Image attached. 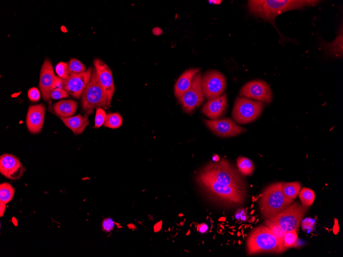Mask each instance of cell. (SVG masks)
Listing matches in <instances>:
<instances>
[{"instance_id": "6da1fadb", "label": "cell", "mask_w": 343, "mask_h": 257, "mask_svg": "<svg viewBox=\"0 0 343 257\" xmlns=\"http://www.w3.org/2000/svg\"><path fill=\"white\" fill-rule=\"evenodd\" d=\"M321 1L315 0H251L247 7L255 16L274 22L276 16L285 11L315 6Z\"/></svg>"}, {"instance_id": "7a4b0ae2", "label": "cell", "mask_w": 343, "mask_h": 257, "mask_svg": "<svg viewBox=\"0 0 343 257\" xmlns=\"http://www.w3.org/2000/svg\"><path fill=\"white\" fill-rule=\"evenodd\" d=\"M197 181L207 195L216 202L233 205L241 204L244 200V187L224 185L200 173Z\"/></svg>"}, {"instance_id": "3957f363", "label": "cell", "mask_w": 343, "mask_h": 257, "mask_svg": "<svg viewBox=\"0 0 343 257\" xmlns=\"http://www.w3.org/2000/svg\"><path fill=\"white\" fill-rule=\"evenodd\" d=\"M288 248L266 226L260 225L249 234L246 241L248 255L260 253H281Z\"/></svg>"}, {"instance_id": "277c9868", "label": "cell", "mask_w": 343, "mask_h": 257, "mask_svg": "<svg viewBox=\"0 0 343 257\" xmlns=\"http://www.w3.org/2000/svg\"><path fill=\"white\" fill-rule=\"evenodd\" d=\"M282 182L273 183L263 191L259 201V208L262 216L269 219L276 215L293 202L287 199L282 191Z\"/></svg>"}, {"instance_id": "5b68a950", "label": "cell", "mask_w": 343, "mask_h": 257, "mask_svg": "<svg viewBox=\"0 0 343 257\" xmlns=\"http://www.w3.org/2000/svg\"><path fill=\"white\" fill-rule=\"evenodd\" d=\"M199 173L224 185L244 187L238 171L224 159L209 162Z\"/></svg>"}, {"instance_id": "8992f818", "label": "cell", "mask_w": 343, "mask_h": 257, "mask_svg": "<svg viewBox=\"0 0 343 257\" xmlns=\"http://www.w3.org/2000/svg\"><path fill=\"white\" fill-rule=\"evenodd\" d=\"M81 102L83 110L88 114L95 108H107V97L95 69H92L90 80L82 93Z\"/></svg>"}, {"instance_id": "52a82bcc", "label": "cell", "mask_w": 343, "mask_h": 257, "mask_svg": "<svg viewBox=\"0 0 343 257\" xmlns=\"http://www.w3.org/2000/svg\"><path fill=\"white\" fill-rule=\"evenodd\" d=\"M308 209V206L295 202L267 220L277 224L285 232L298 231L301 221Z\"/></svg>"}, {"instance_id": "ba28073f", "label": "cell", "mask_w": 343, "mask_h": 257, "mask_svg": "<svg viewBox=\"0 0 343 257\" xmlns=\"http://www.w3.org/2000/svg\"><path fill=\"white\" fill-rule=\"evenodd\" d=\"M263 108V104L260 101L239 96L235 101L232 115L236 122L246 124L257 119Z\"/></svg>"}, {"instance_id": "9c48e42d", "label": "cell", "mask_w": 343, "mask_h": 257, "mask_svg": "<svg viewBox=\"0 0 343 257\" xmlns=\"http://www.w3.org/2000/svg\"><path fill=\"white\" fill-rule=\"evenodd\" d=\"M201 87L204 95L208 100L222 95L226 87V78L221 72L211 70L201 77Z\"/></svg>"}, {"instance_id": "30bf717a", "label": "cell", "mask_w": 343, "mask_h": 257, "mask_svg": "<svg viewBox=\"0 0 343 257\" xmlns=\"http://www.w3.org/2000/svg\"><path fill=\"white\" fill-rule=\"evenodd\" d=\"M204 100V94L201 87V74L194 78L190 88L179 99L182 108L187 113L192 112L199 107Z\"/></svg>"}, {"instance_id": "8fae6325", "label": "cell", "mask_w": 343, "mask_h": 257, "mask_svg": "<svg viewBox=\"0 0 343 257\" xmlns=\"http://www.w3.org/2000/svg\"><path fill=\"white\" fill-rule=\"evenodd\" d=\"M239 95L266 103H270L272 100V93L270 86L261 80L252 81L246 83L241 88Z\"/></svg>"}, {"instance_id": "7c38bea8", "label": "cell", "mask_w": 343, "mask_h": 257, "mask_svg": "<svg viewBox=\"0 0 343 257\" xmlns=\"http://www.w3.org/2000/svg\"><path fill=\"white\" fill-rule=\"evenodd\" d=\"M93 65L99 82L105 92L107 106V108H109L115 91L111 70L107 64L98 58L94 60Z\"/></svg>"}, {"instance_id": "4fadbf2b", "label": "cell", "mask_w": 343, "mask_h": 257, "mask_svg": "<svg viewBox=\"0 0 343 257\" xmlns=\"http://www.w3.org/2000/svg\"><path fill=\"white\" fill-rule=\"evenodd\" d=\"M206 126L215 134L221 137H230L238 135L244 129L229 118L208 120L203 119Z\"/></svg>"}, {"instance_id": "5bb4252c", "label": "cell", "mask_w": 343, "mask_h": 257, "mask_svg": "<svg viewBox=\"0 0 343 257\" xmlns=\"http://www.w3.org/2000/svg\"><path fill=\"white\" fill-rule=\"evenodd\" d=\"M26 169L20 160L15 155L5 153L0 156V173L11 180L20 179Z\"/></svg>"}, {"instance_id": "9a60e30c", "label": "cell", "mask_w": 343, "mask_h": 257, "mask_svg": "<svg viewBox=\"0 0 343 257\" xmlns=\"http://www.w3.org/2000/svg\"><path fill=\"white\" fill-rule=\"evenodd\" d=\"M92 71V69L89 68L82 73L69 75L63 79V88L73 97L79 98L90 80Z\"/></svg>"}, {"instance_id": "2e32d148", "label": "cell", "mask_w": 343, "mask_h": 257, "mask_svg": "<svg viewBox=\"0 0 343 257\" xmlns=\"http://www.w3.org/2000/svg\"><path fill=\"white\" fill-rule=\"evenodd\" d=\"M55 75L51 61L46 58L41 67L39 81V87L43 98L46 102L50 101L51 91L55 88Z\"/></svg>"}, {"instance_id": "e0dca14e", "label": "cell", "mask_w": 343, "mask_h": 257, "mask_svg": "<svg viewBox=\"0 0 343 257\" xmlns=\"http://www.w3.org/2000/svg\"><path fill=\"white\" fill-rule=\"evenodd\" d=\"M46 108L43 104L31 105L26 115V125L29 131L36 134L41 131L45 119Z\"/></svg>"}, {"instance_id": "ac0fdd59", "label": "cell", "mask_w": 343, "mask_h": 257, "mask_svg": "<svg viewBox=\"0 0 343 257\" xmlns=\"http://www.w3.org/2000/svg\"><path fill=\"white\" fill-rule=\"evenodd\" d=\"M227 104L226 94L209 100L203 106L202 112L210 118H219L224 112Z\"/></svg>"}, {"instance_id": "d6986e66", "label": "cell", "mask_w": 343, "mask_h": 257, "mask_svg": "<svg viewBox=\"0 0 343 257\" xmlns=\"http://www.w3.org/2000/svg\"><path fill=\"white\" fill-rule=\"evenodd\" d=\"M199 71L198 68L189 69L178 78L175 86V95L178 100L190 88L193 79Z\"/></svg>"}, {"instance_id": "ffe728a7", "label": "cell", "mask_w": 343, "mask_h": 257, "mask_svg": "<svg viewBox=\"0 0 343 257\" xmlns=\"http://www.w3.org/2000/svg\"><path fill=\"white\" fill-rule=\"evenodd\" d=\"M59 117L64 125L75 135L81 134L89 124L87 116H83L81 114L68 117Z\"/></svg>"}, {"instance_id": "44dd1931", "label": "cell", "mask_w": 343, "mask_h": 257, "mask_svg": "<svg viewBox=\"0 0 343 257\" xmlns=\"http://www.w3.org/2000/svg\"><path fill=\"white\" fill-rule=\"evenodd\" d=\"M78 108V102L72 99L61 100L53 105V110L59 117L73 116Z\"/></svg>"}, {"instance_id": "7402d4cb", "label": "cell", "mask_w": 343, "mask_h": 257, "mask_svg": "<svg viewBox=\"0 0 343 257\" xmlns=\"http://www.w3.org/2000/svg\"><path fill=\"white\" fill-rule=\"evenodd\" d=\"M342 42L343 31L341 26L336 38L332 42L323 43L321 46L325 49L326 54L328 56H342L343 54Z\"/></svg>"}, {"instance_id": "603a6c76", "label": "cell", "mask_w": 343, "mask_h": 257, "mask_svg": "<svg viewBox=\"0 0 343 257\" xmlns=\"http://www.w3.org/2000/svg\"><path fill=\"white\" fill-rule=\"evenodd\" d=\"M301 187L299 182L283 183L282 191L283 195L288 199L294 200L298 195Z\"/></svg>"}, {"instance_id": "cb8c5ba5", "label": "cell", "mask_w": 343, "mask_h": 257, "mask_svg": "<svg viewBox=\"0 0 343 257\" xmlns=\"http://www.w3.org/2000/svg\"><path fill=\"white\" fill-rule=\"evenodd\" d=\"M237 165L239 171L243 175H251L254 170V165L246 157L239 156L237 159Z\"/></svg>"}, {"instance_id": "d4e9b609", "label": "cell", "mask_w": 343, "mask_h": 257, "mask_svg": "<svg viewBox=\"0 0 343 257\" xmlns=\"http://www.w3.org/2000/svg\"><path fill=\"white\" fill-rule=\"evenodd\" d=\"M15 193V188L7 182L0 184V202L7 204L11 201Z\"/></svg>"}, {"instance_id": "484cf974", "label": "cell", "mask_w": 343, "mask_h": 257, "mask_svg": "<svg viewBox=\"0 0 343 257\" xmlns=\"http://www.w3.org/2000/svg\"><path fill=\"white\" fill-rule=\"evenodd\" d=\"M123 120L120 113H109L106 114L104 126L111 129H117L121 126Z\"/></svg>"}, {"instance_id": "4316f807", "label": "cell", "mask_w": 343, "mask_h": 257, "mask_svg": "<svg viewBox=\"0 0 343 257\" xmlns=\"http://www.w3.org/2000/svg\"><path fill=\"white\" fill-rule=\"evenodd\" d=\"M299 197L303 205L309 207L313 203L315 199L314 191L310 188L303 187L299 192Z\"/></svg>"}, {"instance_id": "83f0119b", "label": "cell", "mask_w": 343, "mask_h": 257, "mask_svg": "<svg viewBox=\"0 0 343 257\" xmlns=\"http://www.w3.org/2000/svg\"><path fill=\"white\" fill-rule=\"evenodd\" d=\"M69 75L79 74L85 72V66L78 59L72 58L68 63Z\"/></svg>"}, {"instance_id": "f1b7e54d", "label": "cell", "mask_w": 343, "mask_h": 257, "mask_svg": "<svg viewBox=\"0 0 343 257\" xmlns=\"http://www.w3.org/2000/svg\"><path fill=\"white\" fill-rule=\"evenodd\" d=\"M297 241V231L285 232L283 237V244L287 248L295 247Z\"/></svg>"}, {"instance_id": "f546056e", "label": "cell", "mask_w": 343, "mask_h": 257, "mask_svg": "<svg viewBox=\"0 0 343 257\" xmlns=\"http://www.w3.org/2000/svg\"><path fill=\"white\" fill-rule=\"evenodd\" d=\"M265 225L272 230L273 233L279 242L283 244V237L285 232L278 225L267 220L265 222Z\"/></svg>"}, {"instance_id": "4dcf8cb0", "label": "cell", "mask_w": 343, "mask_h": 257, "mask_svg": "<svg viewBox=\"0 0 343 257\" xmlns=\"http://www.w3.org/2000/svg\"><path fill=\"white\" fill-rule=\"evenodd\" d=\"M106 112L103 108L99 107L96 109L94 128H99L104 125L106 119Z\"/></svg>"}, {"instance_id": "1f68e13d", "label": "cell", "mask_w": 343, "mask_h": 257, "mask_svg": "<svg viewBox=\"0 0 343 257\" xmlns=\"http://www.w3.org/2000/svg\"><path fill=\"white\" fill-rule=\"evenodd\" d=\"M55 72L59 77L65 79L69 76L68 63L67 62H59L55 67Z\"/></svg>"}, {"instance_id": "d6a6232c", "label": "cell", "mask_w": 343, "mask_h": 257, "mask_svg": "<svg viewBox=\"0 0 343 257\" xmlns=\"http://www.w3.org/2000/svg\"><path fill=\"white\" fill-rule=\"evenodd\" d=\"M50 96L54 100H59L69 97V94L63 88H56L51 91Z\"/></svg>"}, {"instance_id": "836d02e7", "label": "cell", "mask_w": 343, "mask_h": 257, "mask_svg": "<svg viewBox=\"0 0 343 257\" xmlns=\"http://www.w3.org/2000/svg\"><path fill=\"white\" fill-rule=\"evenodd\" d=\"M115 225V222L110 218L104 219L101 224L103 231L106 232H111L113 229Z\"/></svg>"}, {"instance_id": "e575fe53", "label": "cell", "mask_w": 343, "mask_h": 257, "mask_svg": "<svg viewBox=\"0 0 343 257\" xmlns=\"http://www.w3.org/2000/svg\"><path fill=\"white\" fill-rule=\"evenodd\" d=\"M235 218L237 221L243 223L247 221L249 215L245 209L240 208L237 210L235 214Z\"/></svg>"}, {"instance_id": "d590c367", "label": "cell", "mask_w": 343, "mask_h": 257, "mask_svg": "<svg viewBox=\"0 0 343 257\" xmlns=\"http://www.w3.org/2000/svg\"><path fill=\"white\" fill-rule=\"evenodd\" d=\"M28 96L31 101L37 102L41 97V94L37 88L32 87L28 90Z\"/></svg>"}, {"instance_id": "8d00e7d4", "label": "cell", "mask_w": 343, "mask_h": 257, "mask_svg": "<svg viewBox=\"0 0 343 257\" xmlns=\"http://www.w3.org/2000/svg\"><path fill=\"white\" fill-rule=\"evenodd\" d=\"M208 226L205 223L199 224L197 227V230L202 233H204L208 230Z\"/></svg>"}, {"instance_id": "74e56055", "label": "cell", "mask_w": 343, "mask_h": 257, "mask_svg": "<svg viewBox=\"0 0 343 257\" xmlns=\"http://www.w3.org/2000/svg\"><path fill=\"white\" fill-rule=\"evenodd\" d=\"M6 204L0 202V216L2 217L4 215L6 210Z\"/></svg>"}, {"instance_id": "f35d334b", "label": "cell", "mask_w": 343, "mask_h": 257, "mask_svg": "<svg viewBox=\"0 0 343 257\" xmlns=\"http://www.w3.org/2000/svg\"><path fill=\"white\" fill-rule=\"evenodd\" d=\"M162 32L161 30L159 28H155L153 29V33L156 35H159Z\"/></svg>"}, {"instance_id": "ab89813d", "label": "cell", "mask_w": 343, "mask_h": 257, "mask_svg": "<svg viewBox=\"0 0 343 257\" xmlns=\"http://www.w3.org/2000/svg\"><path fill=\"white\" fill-rule=\"evenodd\" d=\"M208 2H210V3H213V4H219L220 3H221V2L222 1H209Z\"/></svg>"}, {"instance_id": "60d3db41", "label": "cell", "mask_w": 343, "mask_h": 257, "mask_svg": "<svg viewBox=\"0 0 343 257\" xmlns=\"http://www.w3.org/2000/svg\"><path fill=\"white\" fill-rule=\"evenodd\" d=\"M237 234H238V236H240V232H238Z\"/></svg>"}, {"instance_id": "b9f144b4", "label": "cell", "mask_w": 343, "mask_h": 257, "mask_svg": "<svg viewBox=\"0 0 343 257\" xmlns=\"http://www.w3.org/2000/svg\"><path fill=\"white\" fill-rule=\"evenodd\" d=\"M254 212V210H253V211H252V212L251 213V214H252Z\"/></svg>"}]
</instances>
